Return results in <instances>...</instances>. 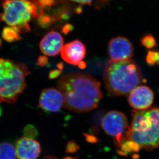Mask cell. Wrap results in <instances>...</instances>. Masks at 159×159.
I'll return each mask as SVG.
<instances>
[{
    "label": "cell",
    "instance_id": "obj_13",
    "mask_svg": "<svg viewBox=\"0 0 159 159\" xmlns=\"http://www.w3.org/2000/svg\"><path fill=\"white\" fill-rule=\"evenodd\" d=\"M17 154L14 145L9 142L0 143V159H16Z\"/></svg>",
    "mask_w": 159,
    "mask_h": 159
},
{
    "label": "cell",
    "instance_id": "obj_29",
    "mask_svg": "<svg viewBox=\"0 0 159 159\" xmlns=\"http://www.w3.org/2000/svg\"><path fill=\"white\" fill-rule=\"evenodd\" d=\"M58 68H59V69L60 70H62V69L63 68V63H60L58 64Z\"/></svg>",
    "mask_w": 159,
    "mask_h": 159
},
{
    "label": "cell",
    "instance_id": "obj_12",
    "mask_svg": "<svg viewBox=\"0 0 159 159\" xmlns=\"http://www.w3.org/2000/svg\"><path fill=\"white\" fill-rule=\"evenodd\" d=\"M63 47L62 36L59 32L52 30L41 40L39 47L42 54L48 56H55L60 53Z\"/></svg>",
    "mask_w": 159,
    "mask_h": 159
},
{
    "label": "cell",
    "instance_id": "obj_3",
    "mask_svg": "<svg viewBox=\"0 0 159 159\" xmlns=\"http://www.w3.org/2000/svg\"><path fill=\"white\" fill-rule=\"evenodd\" d=\"M131 115V123L125 134L124 141L132 140L147 150L159 147V107L149 110H134Z\"/></svg>",
    "mask_w": 159,
    "mask_h": 159
},
{
    "label": "cell",
    "instance_id": "obj_1",
    "mask_svg": "<svg viewBox=\"0 0 159 159\" xmlns=\"http://www.w3.org/2000/svg\"><path fill=\"white\" fill-rule=\"evenodd\" d=\"M101 83L91 75L68 74L59 80L57 88L63 95L66 109L83 113L96 109L102 94Z\"/></svg>",
    "mask_w": 159,
    "mask_h": 159
},
{
    "label": "cell",
    "instance_id": "obj_24",
    "mask_svg": "<svg viewBox=\"0 0 159 159\" xmlns=\"http://www.w3.org/2000/svg\"><path fill=\"white\" fill-rule=\"evenodd\" d=\"M86 140L88 142L90 143H95L98 142V139L94 135H91L90 134H84Z\"/></svg>",
    "mask_w": 159,
    "mask_h": 159
},
{
    "label": "cell",
    "instance_id": "obj_17",
    "mask_svg": "<svg viewBox=\"0 0 159 159\" xmlns=\"http://www.w3.org/2000/svg\"><path fill=\"white\" fill-rule=\"evenodd\" d=\"M23 134L24 137L34 139L38 136L39 131L37 128L33 125L28 124L23 128Z\"/></svg>",
    "mask_w": 159,
    "mask_h": 159
},
{
    "label": "cell",
    "instance_id": "obj_18",
    "mask_svg": "<svg viewBox=\"0 0 159 159\" xmlns=\"http://www.w3.org/2000/svg\"><path fill=\"white\" fill-rule=\"evenodd\" d=\"M146 61L148 66H154L156 64L159 66V55L158 52L149 51L146 57Z\"/></svg>",
    "mask_w": 159,
    "mask_h": 159
},
{
    "label": "cell",
    "instance_id": "obj_30",
    "mask_svg": "<svg viewBox=\"0 0 159 159\" xmlns=\"http://www.w3.org/2000/svg\"><path fill=\"white\" fill-rule=\"evenodd\" d=\"M62 159H77V158H73V157H65Z\"/></svg>",
    "mask_w": 159,
    "mask_h": 159
},
{
    "label": "cell",
    "instance_id": "obj_19",
    "mask_svg": "<svg viewBox=\"0 0 159 159\" xmlns=\"http://www.w3.org/2000/svg\"><path fill=\"white\" fill-rule=\"evenodd\" d=\"M80 146L75 141H70L66 144V152L68 153H76L80 150Z\"/></svg>",
    "mask_w": 159,
    "mask_h": 159
},
{
    "label": "cell",
    "instance_id": "obj_27",
    "mask_svg": "<svg viewBox=\"0 0 159 159\" xmlns=\"http://www.w3.org/2000/svg\"><path fill=\"white\" fill-rule=\"evenodd\" d=\"M78 67L81 69H84V68H86L87 65H86V62H84V61H81V62H80L78 65Z\"/></svg>",
    "mask_w": 159,
    "mask_h": 159
},
{
    "label": "cell",
    "instance_id": "obj_14",
    "mask_svg": "<svg viewBox=\"0 0 159 159\" xmlns=\"http://www.w3.org/2000/svg\"><path fill=\"white\" fill-rule=\"evenodd\" d=\"M119 147L120 148V150L118 152L119 154L123 156H126L132 152H137L141 148L137 143L130 140H125L120 143Z\"/></svg>",
    "mask_w": 159,
    "mask_h": 159
},
{
    "label": "cell",
    "instance_id": "obj_20",
    "mask_svg": "<svg viewBox=\"0 0 159 159\" xmlns=\"http://www.w3.org/2000/svg\"><path fill=\"white\" fill-rule=\"evenodd\" d=\"M33 2L37 6L43 9V11L44 9L50 8L55 3V1H35Z\"/></svg>",
    "mask_w": 159,
    "mask_h": 159
},
{
    "label": "cell",
    "instance_id": "obj_28",
    "mask_svg": "<svg viewBox=\"0 0 159 159\" xmlns=\"http://www.w3.org/2000/svg\"><path fill=\"white\" fill-rule=\"evenodd\" d=\"M42 159H58L56 157L52 156V155H47L44 157Z\"/></svg>",
    "mask_w": 159,
    "mask_h": 159
},
{
    "label": "cell",
    "instance_id": "obj_32",
    "mask_svg": "<svg viewBox=\"0 0 159 159\" xmlns=\"http://www.w3.org/2000/svg\"><path fill=\"white\" fill-rule=\"evenodd\" d=\"M1 39H0V46H1Z\"/></svg>",
    "mask_w": 159,
    "mask_h": 159
},
{
    "label": "cell",
    "instance_id": "obj_25",
    "mask_svg": "<svg viewBox=\"0 0 159 159\" xmlns=\"http://www.w3.org/2000/svg\"><path fill=\"white\" fill-rule=\"evenodd\" d=\"M73 26L71 24H67L63 26L62 28V32L65 34H68L71 32V30H73Z\"/></svg>",
    "mask_w": 159,
    "mask_h": 159
},
{
    "label": "cell",
    "instance_id": "obj_8",
    "mask_svg": "<svg viewBox=\"0 0 159 159\" xmlns=\"http://www.w3.org/2000/svg\"><path fill=\"white\" fill-rule=\"evenodd\" d=\"M65 100L61 92L54 88L45 89L41 93L39 107L47 112H57L64 106Z\"/></svg>",
    "mask_w": 159,
    "mask_h": 159
},
{
    "label": "cell",
    "instance_id": "obj_6",
    "mask_svg": "<svg viewBox=\"0 0 159 159\" xmlns=\"http://www.w3.org/2000/svg\"><path fill=\"white\" fill-rule=\"evenodd\" d=\"M101 126L106 134L114 138L118 146L123 141L125 134L129 127L126 116L118 111L107 113L102 117Z\"/></svg>",
    "mask_w": 159,
    "mask_h": 159
},
{
    "label": "cell",
    "instance_id": "obj_16",
    "mask_svg": "<svg viewBox=\"0 0 159 159\" xmlns=\"http://www.w3.org/2000/svg\"><path fill=\"white\" fill-rule=\"evenodd\" d=\"M141 44L147 49H152L157 46V42L153 35L146 34L140 39Z\"/></svg>",
    "mask_w": 159,
    "mask_h": 159
},
{
    "label": "cell",
    "instance_id": "obj_5",
    "mask_svg": "<svg viewBox=\"0 0 159 159\" xmlns=\"http://www.w3.org/2000/svg\"><path fill=\"white\" fill-rule=\"evenodd\" d=\"M3 12L0 21L15 29L20 34L30 30V22L33 18H39L44 15L43 9L33 1L25 0L5 1L2 4Z\"/></svg>",
    "mask_w": 159,
    "mask_h": 159
},
{
    "label": "cell",
    "instance_id": "obj_7",
    "mask_svg": "<svg viewBox=\"0 0 159 159\" xmlns=\"http://www.w3.org/2000/svg\"><path fill=\"white\" fill-rule=\"evenodd\" d=\"M108 53L111 61L120 62L130 60L134 54V48L127 38L117 36L110 40Z\"/></svg>",
    "mask_w": 159,
    "mask_h": 159
},
{
    "label": "cell",
    "instance_id": "obj_11",
    "mask_svg": "<svg viewBox=\"0 0 159 159\" xmlns=\"http://www.w3.org/2000/svg\"><path fill=\"white\" fill-rule=\"evenodd\" d=\"M16 152L18 159H37L41 152L37 141L22 137L16 143Z\"/></svg>",
    "mask_w": 159,
    "mask_h": 159
},
{
    "label": "cell",
    "instance_id": "obj_4",
    "mask_svg": "<svg viewBox=\"0 0 159 159\" xmlns=\"http://www.w3.org/2000/svg\"><path fill=\"white\" fill-rule=\"evenodd\" d=\"M30 72L25 65L0 58V102L14 104L26 88Z\"/></svg>",
    "mask_w": 159,
    "mask_h": 159
},
{
    "label": "cell",
    "instance_id": "obj_26",
    "mask_svg": "<svg viewBox=\"0 0 159 159\" xmlns=\"http://www.w3.org/2000/svg\"><path fill=\"white\" fill-rule=\"evenodd\" d=\"M73 3H78L79 4L81 5H90L92 3V1H72Z\"/></svg>",
    "mask_w": 159,
    "mask_h": 159
},
{
    "label": "cell",
    "instance_id": "obj_9",
    "mask_svg": "<svg viewBox=\"0 0 159 159\" xmlns=\"http://www.w3.org/2000/svg\"><path fill=\"white\" fill-rule=\"evenodd\" d=\"M154 100L152 90L146 86H139L129 93L128 102L137 111H143L150 108Z\"/></svg>",
    "mask_w": 159,
    "mask_h": 159
},
{
    "label": "cell",
    "instance_id": "obj_21",
    "mask_svg": "<svg viewBox=\"0 0 159 159\" xmlns=\"http://www.w3.org/2000/svg\"><path fill=\"white\" fill-rule=\"evenodd\" d=\"M53 21L52 17L48 16L43 15L38 18V22L42 26H47L50 25Z\"/></svg>",
    "mask_w": 159,
    "mask_h": 159
},
{
    "label": "cell",
    "instance_id": "obj_10",
    "mask_svg": "<svg viewBox=\"0 0 159 159\" xmlns=\"http://www.w3.org/2000/svg\"><path fill=\"white\" fill-rule=\"evenodd\" d=\"M60 54L62 58L67 63L78 66L85 58L86 47L81 41L76 40L63 45Z\"/></svg>",
    "mask_w": 159,
    "mask_h": 159
},
{
    "label": "cell",
    "instance_id": "obj_15",
    "mask_svg": "<svg viewBox=\"0 0 159 159\" xmlns=\"http://www.w3.org/2000/svg\"><path fill=\"white\" fill-rule=\"evenodd\" d=\"M2 37L5 40L8 42H14L21 39L20 34L11 27H5L2 32Z\"/></svg>",
    "mask_w": 159,
    "mask_h": 159
},
{
    "label": "cell",
    "instance_id": "obj_23",
    "mask_svg": "<svg viewBox=\"0 0 159 159\" xmlns=\"http://www.w3.org/2000/svg\"><path fill=\"white\" fill-rule=\"evenodd\" d=\"M62 73V70H54L51 71L48 75V77L50 80H53L57 78Z\"/></svg>",
    "mask_w": 159,
    "mask_h": 159
},
{
    "label": "cell",
    "instance_id": "obj_2",
    "mask_svg": "<svg viewBox=\"0 0 159 159\" xmlns=\"http://www.w3.org/2000/svg\"><path fill=\"white\" fill-rule=\"evenodd\" d=\"M104 83L109 94L125 96L141 84L143 77L140 67L134 60L109 61L104 69Z\"/></svg>",
    "mask_w": 159,
    "mask_h": 159
},
{
    "label": "cell",
    "instance_id": "obj_31",
    "mask_svg": "<svg viewBox=\"0 0 159 159\" xmlns=\"http://www.w3.org/2000/svg\"><path fill=\"white\" fill-rule=\"evenodd\" d=\"M2 114V109L1 107V106H0V116H1Z\"/></svg>",
    "mask_w": 159,
    "mask_h": 159
},
{
    "label": "cell",
    "instance_id": "obj_22",
    "mask_svg": "<svg viewBox=\"0 0 159 159\" xmlns=\"http://www.w3.org/2000/svg\"><path fill=\"white\" fill-rule=\"evenodd\" d=\"M48 58L46 56H41L38 59L37 65L39 66H44L48 63Z\"/></svg>",
    "mask_w": 159,
    "mask_h": 159
},
{
    "label": "cell",
    "instance_id": "obj_33",
    "mask_svg": "<svg viewBox=\"0 0 159 159\" xmlns=\"http://www.w3.org/2000/svg\"><path fill=\"white\" fill-rule=\"evenodd\" d=\"M158 54H159V51H158Z\"/></svg>",
    "mask_w": 159,
    "mask_h": 159
}]
</instances>
